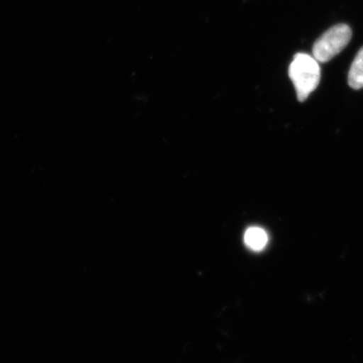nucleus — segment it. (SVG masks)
<instances>
[{"label": "nucleus", "instance_id": "4", "mask_svg": "<svg viewBox=\"0 0 363 363\" xmlns=\"http://www.w3.org/2000/svg\"><path fill=\"white\" fill-rule=\"evenodd\" d=\"M348 83L353 89L363 88V47L357 52L348 74Z\"/></svg>", "mask_w": 363, "mask_h": 363}, {"label": "nucleus", "instance_id": "3", "mask_svg": "<svg viewBox=\"0 0 363 363\" xmlns=\"http://www.w3.org/2000/svg\"><path fill=\"white\" fill-rule=\"evenodd\" d=\"M269 236L266 230L259 227H250L245 234V243L248 248L255 252H260L267 247Z\"/></svg>", "mask_w": 363, "mask_h": 363}, {"label": "nucleus", "instance_id": "2", "mask_svg": "<svg viewBox=\"0 0 363 363\" xmlns=\"http://www.w3.org/2000/svg\"><path fill=\"white\" fill-rule=\"evenodd\" d=\"M352 32L347 25H336L329 28L316 40L313 47V55L318 62L326 63L337 56L350 44Z\"/></svg>", "mask_w": 363, "mask_h": 363}, {"label": "nucleus", "instance_id": "1", "mask_svg": "<svg viewBox=\"0 0 363 363\" xmlns=\"http://www.w3.org/2000/svg\"><path fill=\"white\" fill-rule=\"evenodd\" d=\"M289 75L295 86L298 101L303 102L316 89L321 70L316 59L307 54H297L291 63Z\"/></svg>", "mask_w": 363, "mask_h": 363}]
</instances>
